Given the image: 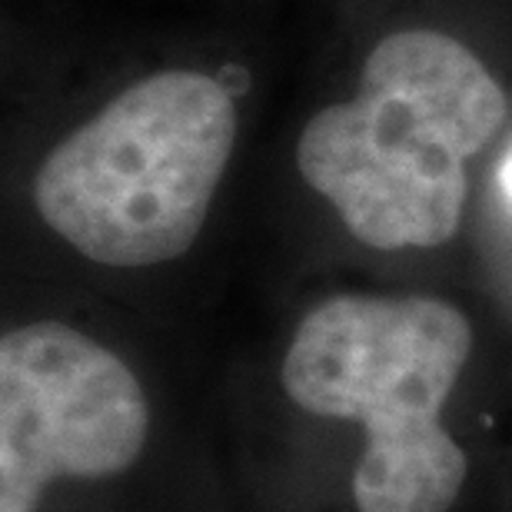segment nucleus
<instances>
[{
	"label": "nucleus",
	"instance_id": "nucleus-1",
	"mask_svg": "<svg viewBox=\"0 0 512 512\" xmlns=\"http://www.w3.org/2000/svg\"><path fill=\"white\" fill-rule=\"evenodd\" d=\"M503 120L506 94L473 50L396 30L366 57L360 94L306 124L296 167L366 247H439L463 220L466 160Z\"/></svg>",
	"mask_w": 512,
	"mask_h": 512
},
{
	"label": "nucleus",
	"instance_id": "nucleus-2",
	"mask_svg": "<svg viewBox=\"0 0 512 512\" xmlns=\"http://www.w3.org/2000/svg\"><path fill=\"white\" fill-rule=\"evenodd\" d=\"M469 350V320L429 296H333L306 313L283 389L313 416L363 423L360 512H446L459 499L469 463L443 406Z\"/></svg>",
	"mask_w": 512,
	"mask_h": 512
},
{
	"label": "nucleus",
	"instance_id": "nucleus-3",
	"mask_svg": "<svg viewBox=\"0 0 512 512\" xmlns=\"http://www.w3.org/2000/svg\"><path fill=\"white\" fill-rule=\"evenodd\" d=\"M237 107L193 70L153 74L40 163V220L87 260L157 266L197 240L227 170Z\"/></svg>",
	"mask_w": 512,
	"mask_h": 512
},
{
	"label": "nucleus",
	"instance_id": "nucleus-4",
	"mask_svg": "<svg viewBox=\"0 0 512 512\" xmlns=\"http://www.w3.org/2000/svg\"><path fill=\"white\" fill-rule=\"evenodd\" d=\"M150 409L114 353L44 320L0 340V512H37L60 476L100 479L137 463Z\"/></svg>",
	"mask_w": 512,
	"mask_h": 512
},
{
	"label": "nucleus",
	"instance_id": "nucleus-5",
	"mask_svg": "<svg viewBox=\"0 0 512 512\" xmlns=\"http://www.w3.org/2000/svg\"><path fill=\"white\" fill-rule=\"evenodd\" d=\"M503 187H506L509 200H512V157L506 160V167H503Z\"/></svg>",
	"mask_w": 512,
	"mask_h": 512
}]
</instances>
